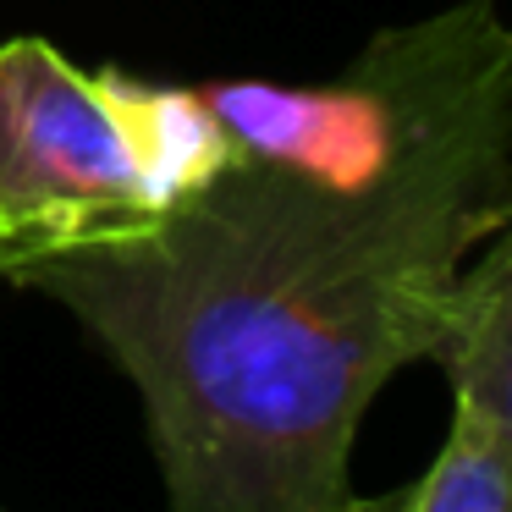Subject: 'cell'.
<instances>
[{
    "label": "cell",
    "mask_w": 512,
    "mask_h": 512,
    "mask_svg": "<svg viewBox=\"0 0 512 512\" xmlns=\"http://www.w3.org/2000/svg\"><path fill=\"white\" fill-rule=\"evenodd\" d=\"M210 105L221 144L144 232L12 281L133 380L166 512H336L369 402L507 232L512 39L463 0L386 28L336 89Z\"/></svg>",
    "instance_id": "obj_1"
},
{
    "label": "cell",
    "mask_w": 512,
    "mask_h": 512,
    "mask_svg": "<svg viewBox=\"0 0 512 512\" xmlns=\"http://www.w3.org/2000/svg\"><path fill=\"white\" fill-rule=\"evenodd\" d=\"M215 144L210 94L83 72L50 39L0 45V276L144 232Z\"/></svg>",
    "instance_id": "obj_2"
},
{
    "label": "cell",
    "mask_w": 512,
    "mask_h": 512,
    "mask_svg": "<svg viewBox=\"0 0 512 512\" xmlns=\"http://www.w3.org/2000/svg\"><path fill=\"white\" fill-rule=\"evenodd\" d=\"M452 386V408L490 424H512V243L496 232L463 265L430 342Z\"/></svg>",
    "instance_id": "obj_3"
},
{
    "label": "cell",
    "mask_w": 512,
    "mask_h": 512,
    "mask_svg": "<svg viewBox=\"0 0 512 512\" xmlns=\"http://www.w3.org/2000/svg\"><path fill=\"white\" fill-rule=\"evenodd\" d=\"M336 512H512V424L452 408L435 463L397 496H347Z\"/></svg>",
    "instance_id": "obj_4"
}]
</instances>
